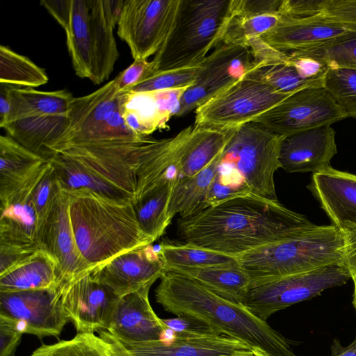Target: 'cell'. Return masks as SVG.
<instances>
[{
	"instance_id": "f546056e",
	"label": "cell",
	"mask_w": 356,
	"mask_h": 356,
	"mask_svg": "<svg viewBox=\"0 0 356 356\" xmlns=\"http://www.w3.org/2000/svg\"><path fill=\"white\" fill-rule=\"evenodd\" d=\"M167 270L186 276L219 296L241 304L251 282L250 277L240 266L175 267Z\"/></svg>"
},
{
	"instance_id": "44dd1931",
	"label": "cell",
	"mask_w": 356,
	"mask_h": 356,
	"mask_svg": "<svg viewBox=\"0 0 356 356\" xmlns=\"http://www.w3.org/2000/svg\"><path fill=\"white\" fill-rule=\"evenodd\" d=\"M337 152L335 131L323 126L284 136L279 160L286 172L314 174L330 167Z\"/></svg>"
},
{
	"instance_id": "7a4b0ae2",
	"label": "cell",
	"mask_w": 356,
	"mask_h": 356,
	"mask_svg": "<svg viewBox=\"0 0 356 356\" xmlns=\"http://www.w3.org/2000/svg\"><path fill=\"white\" fill-rule=\"evenodd\" d=\"M160 280L155 297L165 311L198 320L218 334L238 339L267 356H297L291 340L243 305L225 299L170 270H165Z\"/></svg>"
},
{
	"instance_id": "7402d4cb",
	"label": "cell",
	"mask_w": 356,
	"mask_h": 356,
	"mask_svg": "<svg viewBox=\"0 0 356 356\" xmlns=\"http://www.w3.org/2000/svg\"><path fill=\"white\" fill-rule=\"evenodd\" d=\"M193 128L189 126L170 138L152 140L137 170L135 200L158 186L175 185L184 178L180 172L179 159Z\"/></svg>"
},
{
	"instance_id": "83f0119b",
	"label": "cell",
	"mask_w": 356,
	"mask_h": 356,
	"mask_svg": "<svg viewBox=\"0 0 356 356\" xmlns=\"http://www.w3.org/2000/svg\"><path fill=\"white\" fill-rule=\"evenodd\" d=\"M68 126L67 115H34L17 120L4 129L9 136L47 161Z\"/></svg>"
},
{
	"instance_id": "8d00e7d4",
	"label": "cell",
	"mask_w": 356,
	"mask_h": 356,
	"mask_svg": "<svg viewBox=\"0 0 356 356\" xmlns=\"http://www.w3.org/2000/svg\"><path fill=\"white\" fill-rule=\"evenodd\" d=\"M49 81L43 68L8 47L0 46V83L35 88Z\"/></svg>"
},
{
	"instance_id": "681fc988",
	"label": "cell",
	"mask_w": 356,
	"mask_h": 356,
	"mask_svg": "<svg viewBox=\"0 0 356 356\" xmlns=\"http://www.w3.org/2000/svg\"><path fill=\"white\" fill-rule=\"evenodd\" d=\"M24 334L18 320L0 315V356H13Z\"/></svg>"
},
{
	"instance_id": "ac0fdd59",
	"label": "cell",
	"mask_w": 356,
	"mask_h": 356,
	"mask_svg": "<svg viewBox=\"0 0 356 356\" xmlns=\"http://www.w3.org/2000/svg\"><path fill=\"white\" fill-rule=\"evenodd\" d=\"M40 248L57 261L61 275L60 286L91 273L77 246L69 212V195L61 191L40 232ZM59 286V287H60Z\"/></svg>"
},
{
	"instance_id": "f35d334b",
	"label": "cell",
	"mask_w": 356,
	"mask_h": 356,
	"mask_svg": "<svg viewBox=\"0 0 356 356\" xmlns=\"http://www.w3.org/2000/svg\"><path fill=\"white\" fill-rule=\"evenodd\" d=\"M291 54L314 58L327 68L356 70V31L333 40L323 45Z\"/></svg>"
},
{
	"instance_id": "3957f363",
	"label": "cell",
	"mask_w": 356,
	"mask_h": 356,
	"mask_svg": "<svg viewBox=\"0 0 356 356\" xmlns=\"http://www.w3.org/2000/svg\"><path fill=\"white\" fill-rule=\"evenodd\" d=\"M152 140L68 143L55 149L47 161L63 191L88 188L110 200L134 204L137 170Z\"/></svg>"
},
{
	"instance_id": "ee69618b",
	"label": "cell",
	"mask_w": 356,
	"mask_h": 356,
	"mask_svg": "<svg viewBox=\"0 0 356 356\" xmlns=\"http://www.w3.org/2000/svg\"><path fill=\"white\" fill-rule=\"evenodd\" d=\"M200 64L193 67L155 72L150 77L131 88L129 92H149L188 88L195 81L200 69Z\"/></svg>"
},
{
	"instance_id": "9f6ffc18",
	"label": "cell",
	"mask_w": 356,
	"mask_h": 356,
	"mask_svg": "<svg viewBox=\"0 0 356 356\" xmlns=\"http://www.w3.org/2000/svg\"><path fill=\"white\" fill-rule=\"evenodd\" d=\"M331 356H356V337L347 346H342L338 340H334L331 346Z\"/></svg>"
},
{
	"instance_id": "603a6c76",
	"label": "cell",
	"mask_w": 356,
	"mask_h": 356,
	"mask_svg": "<svg viewBox=\"0 0 356 356\" xmlns=\"http://www.w3.org/2000/svg\"><path fill=\"white\" fill-rule=\"evenodd\" d=\"M150 286L121 297L106 330L119 340L129 342L157 341L165 326L149 300Z\"/></svg>"
},
{
	"instance_id": "680465c9",
	"label": "cell",
	"mask_w": 356,
	"mask_h": 356,
	"mask_svg": "<svg viewBox=\"0 0 356 356\" xmlns=\"http://www.w3.org/2000/svg\"><path fill=\"white\" fill-rule=\"evenodd\" d=\"M351 278H352V280L353 281V283H354V292H353V304L354 305V307L356 309V275L352 276Z\"/></svg>"
},
{
	"instance_id": "f907efd6",
	"label": "cell",
	"mask_w": 356,
	"mask_h": 356,
	"mask_svg": "<svg viewBox=\"0 0 356 356\" xmlns=\"http://www.w3.org/2000/svg\"><path fill=\"white\" fill-rule=\"evenodd\" d=\"M319 14L337 22L356 24V0H323Z\"/></svg>"
},
{
	"instance_id": "30bf717a",
	"label": "cell",
	"mask_w": 356,
	"mask_h": 356,
	"mask_svg": "<svg viewBox=\"0 0 356 356\" xmlns=\"http://www.w3.org/2000/svg\"><path fill=\"white\" fill-rule=\"evenodd\" d=\"M248 74L195 110V125L237 128L290 96Z\"/></svg>"
},
{
	"instance_id": "816d5d0a",
	"label": "cell",
	"mask_w": 356,
	"mask_h": 356,
	"mask_svg": "<svg viewBox=\"0 0 356 356\" xmlns=\"http://www.w3.org/2000/svg\"><path fill=\"white\" fill-rule=\"evenodd\" d=\"M323 0H282L279 15L289 17H307L319 14Z\"/></svg>"
},
{
	"instance_id": "ba28073f",
	"label": "cell",
	"mask_w": 356,
	"mask_h": 356,
	"mask_svg": "<svg viewBox=\"0 0 356 356\" xmlns=\"http://www.w3.org/2000/svg\"><path fill=\"white\" fill-rule=\"evenodd\" d=\"M283 138L259 123H245L236 128L220 161L238 170L254 194L278 200L274 175L281 168L279 157Z\"/></svg>"
},
{
	"instance_id": "5bb4252c",
	"label": "cell",
	"mask_w": 356,
	"mask_h": 356,
	"mask_svg": "<svg viewBox=\"0 0 356 356\" xmlns=\"http://www.w3.org/2000/svg\"><path fill=\"white\" fill-rule=\"evenodd\" d=\"M58 290L70 322L77 333L108 329L120 298L95 280L90 273L62 284Z\"/></svg>"
},
{
	"instance_id": "7c38bea8",
	"label": "cell",
	"mask_w": 356,
	"mask_h": 356,
	"mask_svg": "<svg viewBox=\"0 0 356 356\" xmlns=\"http://www.w3.org/2000/svg\"><path fill=\"white\" fill-rule=\"evenodd\" d=\"M348 118L325 88L298 91L254 121L270 131L287 136L331 124Z\"/></svg>"
},
{
	"instance_id": "4fadbf2b",
	"label": "cell",
	"mask_w": 356,
	"mask_h": 356,
	"mask_svg": "<svg viewBox=\"0 0 356 356\" xmlns=\"http://www.w3.org/2000/svg\"><path fill=\"white\" fill-rule=\"evenodd\" d=\"M249 47L220 43L200 64L198 75L180 100L175 116H183L224 90L254 66Z\"/></svg>"
},
{
	"instance_id": "f6af8a7d",
	"label": "cell",
	"mask_w": 356,
	"mask_h": 356,
	"mask_svg": "<svg viewBox=\"0 0 356 356\" xmlns=\"http://www.w3.org/2000/svg\"><path fill=\"white\" fill-rule=\"evenodd\" d=\"M122 107L113 112L86 142L142 138L131 132L124 124L122 116Z\"/></svg>"
},
{
	"instance_id": "52a82bcc",
	"label": "cell",
	"mask_w": 356,
	"mask_h": 356,
	"mask_svg": "<svg viewBox=\"0 0 356 356\" xmlns=\"http://www.w3.org/2000/svg\"><path fill=\"white\" fill-rule=\"evenodd\" d=\"M232 0H180L174 26L152 60L155 72L199 65L222 43Z\"/></svg>"
},
{
	"instance_id": "d590c367",
	"label": "cell",
	"mask_w": 356,
	"mask_h": 356,
	"mask_svg": "<svg viewBox=\"0 0 356 356\" xmlns=\"http://www.w3.org/2000/svg\"><path fill=\"white\" fill-rule=\"evenodd\" d=\"M247 74L277 92L290 95L305 88H324L325 75L306 79L288 63L268 65L257 63Z\"/></svg>"
},
{
	"instance_id": "6da1fadb",
	"label": "cell",
	"mask_w": 356,
	"mask_h": 356,
	"mask_svg": "<svg viewBox=\"0 0 356 356\" xmlns=\"http://www.w3.org/2000/svg\"><path fill=\"white\" fill-rule=\"evenodd\" d=\"M312 225L278 200L251 193L179 218L177 234L183 243L237 257Z\"/></svg>"
},
{
	"instance_id": "836d02e7",
	"label": "cell",
	"mask_w": 356,
	"mask_h": 356,
	"mask_svg": "<svg viewBox=\"0 0 356 356\" xmlns=\"http://www.w3.org/2000/svg\"><path fill=\"white\" fill-rule=\"evenodd\" d=\"M173 186L171 183L158 186L136 198L133 204L141 229L153 241L163 234L171 222L168 209Z\"/></svg>"
},
{
	"instance_id": "ffe728a7",
	"label": "cell",
	"mask_w": 356,
	"mask_h": 356,
	"mask_svg": "<svg viewBox=\"0 0 356 356\" xmlns=\"http://www.w3.org/2000/svg\"><path fill=\"white\" fill-rule=\"evenodd\" d=\"M127 93L118 91L113 79L89 95L74 97L67 114L68 128L51 154L61 145L88 141L113 112L122 106Z\"/></svg>"
},
{
	"instance_id": "e0dca14e",
	"label": "cell",
	"mask_w": 356,
	"mask_h": 356,
	"mask_svg": "<svg viewBox=\"0 0 356 356\" xmlns=\"http://www.w3.org/2000/svg\"><path fill=\"white\" fill-rule=\"evenodd\" d=\"M165 270L159 250L152 244L121 254L90 273L92 277L121 298L152 286Z\"/></svg>"
},
{
	"instance_id": "f1b7e54d",
	"label": "cell",
	"mask_w": 356,
	"mask_h": 356,
	"mask_svg": "<svg viewBox=\"0 0 356 356\" xmlns=\"http://www.w3.org/2000/svg\"><path fill=\"white\" fill-rule=\"evenodd\" d=\"M236 129L194 125L182 148L179 159L181 175L193 177L208 166L222 153Z\"/></svg>"
},
{
	"instance_id": "9a60e30c",
	"label": "cell",
	"mask_w": 356,
	"mask_h": 356,
	"mask_svg": "<svg viewBox=\"0 0 356 356\" xmlns=\"http://www.w3.org/2000/svg\"><path fill=\"white\" fill-rule=\"evenodd\" d=\"M0 315L22 321L26 334L58 337L70 319L58 289L0 292Z\"/></svg>"
},
{
	"instance_id": "2e32d148",
	"label": "cell",
	"mask_w": 356,
	"mask_h": 356,
	"mask_svg": "<svg viewBox=\"0 0 356 356\" xmlns=\"http://www.w3.org/2000/svg\"><path fill=\"white\" fill-rule=\"evenodd\" d=\"M102 339L117 344L129 356H267L258 349L223 334L177 337L171 343L160 340L129 342L119 340L106 330L97 332Z\"/></svg>"
},
{
	"instance_id": "7dc6e473",
	"label": "cell",
	"mask_w": 356,
	"mask_h": 356,
	"mask_svg": "<svg viewBox=\"0 0 356 356\" xmlns=\"http://www.w3.org/2000/svg\"><path fill=\"white\" fill-rule=\"evenodd\" d=\"M282 0H232L234 17H250L264 15H278Z\"/></svg>"
},
{
	"instance_id": "277c9868",
	"label": "cell",
	"mask_w": 356,
	"mask_h": 356,
	"mask_svg": "<svg viewBox=\"0 0 356 356\" xmlns=\"http://www.w3.org/2000/svg\"><path fill=\"white\" fill-rule=\"evenodd\" d=\"M124 1L41 0L64 29L76 76L95 84L107 80L119 57L113 30Z\"/></svg>"
},
{
	"instance_id": "6f0895ef",
	"label": "cell",
	"mask_w": 356,
	"mask_h": 356,
	"mask_svg": "<svg viewBox=\"0 0 356 356\" xmlns=\"http://www.w3.org/2000/svg\"><path fill=\"white\" fill-rule=\"evenodd\" d=\"M176 334L171 329L165 327L161 333L160 341L165 343H171L175 341Z\"/></svg>"
},
{
	"instance_id": "4316f807",
	"label": "cell",
	"mask_w": 356,
	"mask_h": 356,
	"mask_svg": "<svg viewBox=\"0 0 356 356\" xmlns=\"http://www.w3.org/2000/svg\"><path fill=\"white\" fill-rule=\"evenodd\" d=\"M59 265L54 257L40 248L21 263L0 275V292L58 289Z\"/></svg>"
},
{
	"instance_id": "60d3db41",
	"label": "cell",
	"mask_w": 356,
	"mask_h": 356,
	"mask_svg": "<svg viewBox=\"0 0 356 356\" xmlns=\"http://www.w3.org/2000/svg\"><path fill=\"white\" fill-rule=\"evenodd\" d=\"M324 88L347 117L356 119V70L328 68Z\"/></svg>"
},
{
	"instance_id": "484cf974",
	"label": "cell",
	"mask_w": 356,
	"mask_h": 356,
	"mask_svg": "<svg viewBox=\"0 0 356 356\" xmlns=\"http://www.w3.org/2000/svg\"><path fill=\"white\" fill-rule=\"evenodd\" d=\"M35 179L7 203L1 205L0 245L40 248L39 221L31 199Z\"/></svg>"
},
{
	"instance_id": "bcb514c9",
	"label": "cell",
	"mask_w": 356,
	"mask_h": 356,
	"mask_svg": "<svg viewBox=\"0 0 356 356\" xmlns=\"http://www.w3.org/2000/svg\"><path fill=\"white\" fill-rule=\"evenodd\" d=\"M155 73L153 63L147 59H136L115 78L118 92H127Z\"/></svg>"
},
{
	"instance_id": "cb8c5ba5",
	"label": "cell",
	"mask_w": 356,
	"mask_h": 356,
	"mask_svg": "<svg viewBox=\"0 0 356 356\" xmlns=\"http://www.w3.org/2000/svg\"><path fill=\"white\" fill-rule=\"evenodd\" d=\"M307 188L318 201L332 225L341 229L356 225V175L331 166L312 175Z\"/></svg>"
},
{
	"instance_id": "ab89813d",
	"label": "cell",
	"mask_w": 356,
	"mask_h": 356,
	"mask_svg": "<svg viewBox=\"0 0 356 356\" xmlns=\"http://www.w3.org/2000/svg\"><path fill=\"white\" fill-rule=\"evenodd\" d=\"M253 193L245 178L234 166L220 161L206 199V209Z\"/></svg>"
},
{
	"instance_id": "91938a15",
	"label": "cell",
	"mask_w": 356,
	"mask_h": 356,
	"mask_svg": "<svg viewBox=\"0 0 356 356\" xmlns=\"http://www.w3.org/2000/svg\"><path fill=\"white\" fill-rule=\"evenodd\" d=\"M356 120V119H355Z\"/></svg>"
},
{
	"instance_id": "8992f818",
	"label": "cell",
	"mask_w": 356,
	"mask_h": 356,
	"mask_svg": "<svg viewBox=\"0 0 356 356\" xmlns=\"http://www.w3.org/2000/svg\"><path fill=\"white\" fill-rule=\"evenodd\" d=\"M343 240L336 226L312 225L279 241L237 257L251 281L343 265Z\"/></svg>"
},
{
	"instance_id": "db71d44e",
	"label": "cell",
	"mask_w": 356,
	"mask_h": 356,
	"mask_svg": "<svg viewBox=\"0 0 356 356\" xmlns=\"http://www.w3.org/2000/svg\"><path fill=\"white\" fill-rule=\"evenodd\" d=\"M340 230L343 240V265L352 277L356 275V225L348 224Z\"/></svg>"
},
{
	"instance_id": "1f68e13d",
	"label": "cell",
	"mask_w": 356,
	"mask_h": 356,
	"mask_svg": "<svg viewBox=\"0 0 356 356\" xmlns=\"http://www.w3.org/2000/svg\"><path fill=\"white\" fill-rule=\"evenodd\" d=\"M221 154L195 175L184 177L174 185L168 209L171 219L177 214L179 218H184L206 209V199L217 172Z\"/></svg>"
},
{
	"instance_id": "7bdbcfd3",
	"label": "cell",
	"mask_w": 356,
	"mask_h": 356,
	"mask_svg": "<svg viewBox=\"0 0 356 356\" xmlns=\"http://www.w3.org/2000/svg\"><path fill=\"white\" fill-rule=\"evenodd\" d=\"M61 191L54 169L47 161L35 179L31 189V199L38 216L40 232Z\"/></svg>"
},
{
	"instance_id": "11a10c76",
	"label": "cell",
	"mask_w": 356,
	"mask_h": 356,
	"mask_svg": "<svg viewBox=\"0 0 356 356\" xmlns=\"http://www.w3.org/2000/svg\"><path fill=\"white\" fill-rule=\"evenodd\" d=\"M10 109V85L0 83V127L4 128L8 123Z\"/></svg>"
},
{
	"instance_id": "74e56055",
	"label": "cell",
	"mask_w": 356,
	"mask_h": 356,
	"mask_svg": "<svg viewBox=\"0 0 356 356\" xmlns=\"http://www.w3.org/2000/svg\"><path fill=\"white\" fill-rule=\"evenodd\" d=\"M31 356H112L109 343L94 333H77L73 338L42 344Z\"/></svg>"
},
{
	"instance_id": "c3c4849f",
	"label": "cell",
	"mask_w": 356,
	"mask_h": 356,
	"mask_svg": "<svg viewBox=\"0 0 356 356\" xmlns=\"http://www.w3.org/2000/svg\"><path fill=\"white\" fill-rule=\"evenodd\" d=\"M161 320L165 327L175 332L177 337L191 338L219 334L210 327L195 318L177 316Z\"/></svg>"
},
{
	"instance_id": "d6986e66",
	"label": "cell",
	"mask_w": 356,
	"mask_h": 356,
	"mask_svg": "<svg viewBox=\"0 0 356 356\" xmlns=\"http://www.w3.org/2000/svg\"><path fill=\"white\" fill-rule=\"evenodd\" d=\"M353 31L356 24L332 20L321 14L300 18L280 16L277 24L259 38L273 49L288 54L323 45Z\"/></svg>"
},
{
	"instance_id": "8fae6325",
	"label": "cell",
	"mask_w": 356,
	"mask_h": 356,
	"mask_svg": "<svg viewBox=\"0 0 356 356\" xmlns=\"http://www.w3.org/2000/svg\"><path fill=\"white\" fill-rule=\"evenodd\" d=\"M180 0L124 1L118 35L128 45L134 60L156 54L174 26Z\"/></svg>"
},
{
	"instance_id": "e575fe53",
	"label": "cell",
	"mask_w": 356,
	"mask_h": 356,
	"mask_svg": "<svg viewBox=\"0 0 356 356\" xmlns=\"http://www.w3.org/2000/svg\"><path fill=\"white\" fill-rule=\"evenodd\" d=\"M159 252L165 270L175 267L238 266L237 257L186 243H162Z\"/></svg>"
},
{
	"instance_id": "9c48e42d",
	"label": "cell",
	"mask_w": 356,
	"mask_h": 356,
	"mask_svg": "<svg viewBox=\"0 0 356 356\" xmlns=\"http://www.w3.org/2000/svg\"><path fill=\"white\" fill-rule=\"evenodd\" d=\"M351 278L342 264L259 281H251L243 304L259 318L312 298L324 290L341 286Z\"/></svg>"
},
{
	"instance_id": "4dcf8cb0",
	"label": "cell",
	"mask_w": 356,
	"mask_h": 356,
	"mask_svg": "<svg viewBox=\"0 0 356 356\" xmlns=\"http://www.w3.org/2000/svg\"><path fill=\"white\" fill-rule=\"evenodd\" d=\"M73 98L65 89L47 92L10 85V110L6 126L29 115H67Z\"/></svg>"
},
{
	"instance_id": "b9f144b4",
	"label": "cell",
	"mask_w": 356,
	"mask_h": 356,
	"mask_svg": "<svg viewBox=\"0 0 356 356\" xmlns=\"http://www.w3.org/2000/svg\"><path fill=\"white\" fill-rule=\"evenodd\" d=\"M278 15H264L250 17H234L229 23L222 42L245 46L248 42L274 27L280 19Z\"/></svg>"
},
{
	"instance_id": "f5cc1de1",
	"label": "cell",
	"mask_w": 356,
	"mask_h": 356,
	"mask_svg": "<svg viewBox=\"0 0 356 356\" xmlns=\"http://www.w3.org/2000/svg\"><path fill=\"white\" fill-rule=\"evenodd\" d=\"M287 63L293 65L299 74L306 79H314L325 75L327 68L318 60L307 57L287 54Z\"/></svg>"
},
{
	"instance_id": "d4e9b609",
	"label": "cell",
	"mask_w": 356,
	"mask_h": 356,
	"mask_svg": "<svg viewBox=\"0 0 356 356\" xmlns=\"http://www.w3.org/2000/svg\"><path fill=\"white\" fill-rule=\"evenodd\" d=\"M47 161L13 138L0 136V201L7 203L39 174Z\"/></svg>"
},
{
	"instance_id": "5b68a950",
	"label": "cell",
	"mask_w": 356,
	"mask_h": 356,
	"mask_svg": "<svg viewBox=\"0 0 356 356\" xmlns=\"http://www.w3.org/2000/svg\"><path fill=\"white\" fill-rule=\"evenodd\" d=\"M66 192L76 244L91 272L154 242L141 229L133 203L114 201L88 188Z\"/></svg>"
},
{
	"instance_id": "d6a6232c",
	"label": "cell",
	"mask_w": 356,
	"mask_h": 356,
	"mask_svg": "<svg viewBox=\"0 0 356 356\" xmlns=\"http://www.w3.org/2000/svg\"><path fill=\"white\" fill-rule=\"evenodd\" d=\"M122 116L127 128L140 138L165 129L171 118L160 108L151 92H127L122 107Z\"/></svg>"
}]
</instances>
